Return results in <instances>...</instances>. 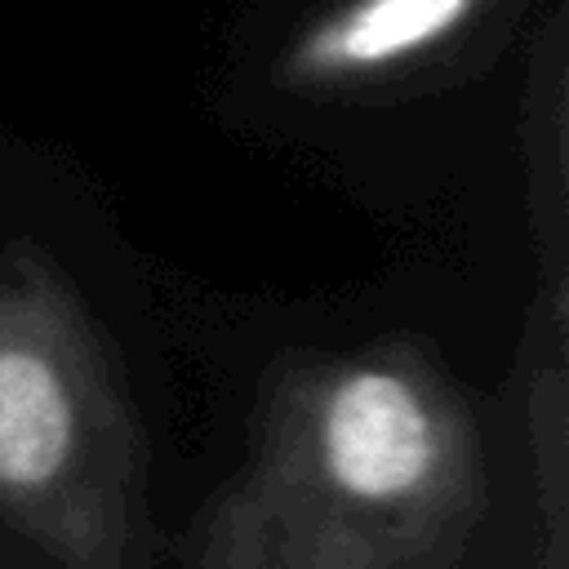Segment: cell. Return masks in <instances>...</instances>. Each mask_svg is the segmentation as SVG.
I'll list each match as a JSON object with an SVG mask.
<instances>
[{
	"label": "cell",
	"mask_w": 569,
	"mask_h": 569,
	"mask_svg": "<svg viewBox=\"0 0 569 569\" xmlns=\"http://www.w3.org/2000/svg\"><path fill=\"white\" fill-rule=\"evenodd\" d=\"M560 13L547 22L542 58L533 71V133H529V178H533V231L542 249V276L569 280V164H565V31Z\"/></svg>",
	"instance_id": "277c9868"
},
{
	"label": "cell",
	"mask_w": 569,
	"mask_h": 569,
	"mask_svg": "<svg viewBox=\"0 0 569 569\" xmlns=\"http://www.w3.org/2000/svg\"><path fill=\"white\" fill-rule=\"evenodd\" d=\"M498 4L507 0H338L293 31L276 80L298 93L382 80L449 49Z\"/></svg>",
	"instance_id": "3957f363"
},
{
	"label": "cell",
	"mask_w": 569,
	"mask_h": 569,
	"mask_svg": "<svg viewBox=\"0 0 569 569\" xmlns=\"http://www.w3.org/2000/svg\"><path fill=\"white\" fill-rule=\"evenodd\" d=\"M489 516L467 391L409 338L284 360L187 569H462Z\"/></svg>",
	"instance_id": "6da1fadb"
},
{
	"label": "cell",
	"mask_w": 569,
	"mask_h": 569,
	"mask_svg": "<svg viewBox=\"0 0 569 569\" xmlns=\"http://www.w3.org/2000/svg\"><path fill=\"white\" fill-rule=\"evenodd\" d=\"M0 525L62 569L147 547V449L71 280L31 244L0 262Z\"/></svg>",
	"instance_id": "7a4b0ae2"
}]
</instances>
